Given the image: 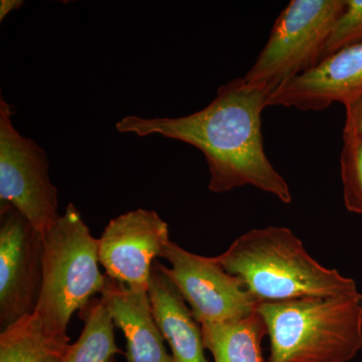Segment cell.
<instances>
[{"mask_svg": "<svg viewBox=\"0 0 362 362\" xmlns=\"http://www.w3.org/2000/svg\"><path fill=\"white\" fill-rule=\"evenodd\" d=\"M270 90L237 78L221 86L211 103L178 118L126 116L116 124L121 133L160 135L187 143L206 158L214 194L252 185L284 204L292 202L289 185L267 156L262 113Z\"/></svg>", "mask_w": 362, "mask_h": 362, "instance_id": "1", "label": "cell"}, {"mask_svg": "<svg viewBox=\"0 0 362 362\" xmlns=\"http://www.w3.org/2000/svg\"><path fill=\"white\" fill-rule=\"evenodd\" d=\"M346 120L343 129L344 140H362V93L344 105Z\"/></svg>", "mask_w": 362, "mask_h": 362, "instance_id": "18", "label": "cell"}, {"mask_svg": "<svg viewBox=\"0 0 362 362\" xmlns=\"http://www.w3.org/2000/svg\"><path fill=\"white\" fill-rule=\"evenodd\" d=\"M84 322L77 341L71 344L59 362H110L122 354L117 346L113 320L101 297H95L80 310Z\"/></svg>", "mask_w": 362, "mask_h": 362, "instance_id": "15", "label": "cell"}, {"mask_svg": "<svg viewBox=\"0 0 362 362\" xmlns=\"http://www.w3.org/2000/svg\"><path fill=\"white\" fill-rule=\"evenodd\" d=\"M148 296L157 325L173 352V362H209L202 325L158 261L152 267Z\"/></svg>", "mask_w": 362, "mask_h": 362, "instance_id": "12", "label": "cell"}, {"mask_svg": "<svg viewBox=\"0 0 362 362\" xmlns=\"http://www.w3.org/2000/svg\"><path fill=\"white\" fill-rule=\"evenodd\" d=\"M216 258L242 281L258 303L357 291L354 279L321 265L292 230L283 226L250 230Z\"/></svg>", "mask_w": 362, "mask_h": 362, "instance_id": "2", "label": "cell"}, {"mask_svg": "<svg viewBox=\"0 0 362 362\" xmlns=\"http://www.w3.org/2000/svg\"><path fill=\"white\" fill-rule=\"evenodd\" d=\"M340 168L345 206L362 214V140H344Z\"/></svg>", "mask_w": 362, "mask_h": 362, "instance_id": "16", "label": "cell"}, {"mask_svg": "<svg viewBox=\"0 0 362 362\" xmlns=\"http://www.w3.org/2000/svg\"><path fill=\"white\" fill-rule=\"evenodd\" d=\"M270 338L266 362H349L362 349V294L259 303Z\"/></svg>", "mask_w": 362, "mask_h": 362, "instance_id": "3", "label": "cell"}, {"mask_svg": "<svg viewBox=\"0 0 362 362\" xmlns=\"http://www.w3.org/2000/svg\"><path fill=\"white\" fill-rule=\"evenodd\" d=\"M13 111L0 102V201L16 207L45 235L56 225L58 189L49 175L45 150L21 134L11 121Z\"/></svg>", "mask_w": 362, "mask_h": 362, "instance_id": "6", "label": "cell"}, {"mask_svg": "<svg viewBox=\"0 0 362 362\" xmlns=\"http://www.w3.org/2000/svg\"><path fill=\"white\" fill-rule=\"evenodd\" d=\"M101 298L114 325L125 337L127 362H173L154 318L148 291H134L107 277Z\"/></svg>", "mask_w": 362, "mask_h": 362, "instance_id": "11", "label": "cell"}, {"mask_svg": "<svg viewBox=\"0 0 362 362\" xmlns=\"http://www.w3.org/2000/svg\"><path fill=\"white\" fill-rule=\"evenodd\" d=\"M362 93V42L343 47L272 93L267 107L321 111Z\"/></svg>", "mask_w": 362, "mask_h": 362, "instance_id": "10", "label": "cell"}, {"mask_svg": "<svg viewBox=\"0 0 362 362\" xmlns=\"http://www.w3.org/2000/svg\"><path fill=\"white\" fill-rule=\"evenodd\" d=\"M110 362H116V361H115V357H114V358H113V359H112V361H111Z\"/></svg>", "mask_w": 362, "mask_h": 362, "instance_id": "20", "label": "cell"}, {"mask_svg": "<svg viewBox=\"0 0 362 362\" xmlns=\"http://www.w3.org/2000/svg\"><path fill=\"white\" fill-rule=\"evenodd\" d=\"M42 262V292L35 314L45 329L65 335L73 314L102 294L107 283L99 269V240L73 204L45 233Z\"/></svg>", "mask_w": 362, "mask_h": 362, "instance_id": "4", "label": "cell"}, {"mask_svg": "<svg viewBox=\"0 0 362 362\" xmlns=\"http://www.w3.org/2000/svg\"><path fill=\"white\" fill-rule=\"evenodd\" d=\"M71 346L68 334L45 329L35 313L0 333V362H59Z\"/></svg>", "mask_w": 362, "mask_h": 362, "instance_id": "14", "label": "cell"}, {"mask_svg": "<svg viewBox=\"0 0 362 362\" xmlns=\"http://www.w3.org/2000/svg\"><path fill=\"white\" fill-rule=\"evenodd\" d=\"M204 349L214 362H266L262 356V340L268 335L258 311L235 320L202 324Z\"/></svg>", "mask_w": 362, "mask_h": 362, "instance_id": "13", "label": "cell"}, {"mask_svg": "<svg viewBox=\"0 0 362 362\" xmlns=\"http://www.w3.org/2000/svg\"><path fill=\"white\" fill-rule=\"evenodd\" d=\"M98 240L105 275L134 291H148L154 262L171 242L168 223L144 209L109 221Z\"/></svg>", "mask_w": 362, "mask_h": 362, "instance_id": "9", "label": "cell"}, {"mask_svg": "<svg viewBox=\"0 0 362 362\" xmlns=\"http://www.w3.org/2000/svg\"><path fill=\"white\" fill-rule=\"evenodd\" d=\"M23 1L21 0H2L0 2V21H4L7 14L23 6Z\"/></svg>", "mask_w": 362, "mask_h": 362, "instance_id": "19", "label": "cell"}, {"mask_svg": "<svg viewBox=\"0 0 362 362\" xmlns=\"http://www.w3.org/2000/svg\"><path fill=\"white\" fill-rule=\"evenodd\" d=\"M344 4L326 42L322 59L343 47L362 42V0H344Z\"/></svg>", "mask_w": 362, "mask_h": 362, "instance_id": "17", "label": "cell"}, {"mask_svg": "<svg viewBox=\"0 0 362 362\" xmlns=\"http://www.w3.org/2000/svg\"><path fill=\"white\" fill-rule=\"evenodd\" d=\"M344 0H292L244 78L271 94L318 65Z\"/></svg>", "mask_w": 362, "mask_h": 362, "instance_id": "5", "label": "cell"}, {"mask_svg": "<svg viewBox=\"0 0 362 362\" xmlns=\"http://www.w3.org/2000/svg\"><path fill=\"white\" fill-rule=\"evenodd\" d=\"M168 274L199 324L223 322L251 315L258 302L239 278L230 275L216 257L188 252L171 240L162 252Z\"/></svg>", "mask_w": 362, "mask_h": 362, "instance_id": "7", "label": "cell"}, {"mask_svg": "<svg viewBox=\"0 0 362 362\" xmlns=\"http://www.w3.org/2000/svg\"><path fill=\"white\" fill-rule=\"evenodd\" d=\"M44 235L8 204L0 207V327L35 313L44 277Z\"/></svg>", "mask_w": 362, "mask_h": 362, "instance_id": "8", "label": "cell"}]
</instances>
